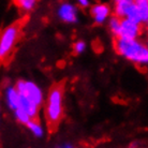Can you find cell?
Masks as SVG:
<instances>
[{
	"label": "cell",
	"instance_id": "obj_7",
	"mask_svg": "<svg viewBox=\"0 0 148 148\" xmlns=\"http://www.w3.org/2000/svg\"><path fill=\"white\" fill-rule=\"evenodd\" d=\"M57 14L62 22L68 23V24H74L78 21V12L76 7L68 2L60 5Z\"/></svg>",
	"mask_w": 148,
	"mask_h": 148
},
{
	"label": "cell",
	"instance_id": "obj_11",
	"mask_svg": "<svg viewBox=\"0 0 148 148\" xmlns=\"http://www.w3.org/2000/svg\"><path fill=\"white\" fill-rule=\"evenodd\" d=\"M15 4L19 7L22 10L26 12H29L31 11L34 7H36V4H37V0H14Z\"/></svg>",
	"mask_w": 148,
	"mask_h": 148
},
{
	"label": "cell",
	"instance_id": "obj_8",
	"mask_svg": "<svg viewBox=\"0 0 148 148\" xmlns=\"http://www.w3.org/2000/svg\"><path fill=\"white\" fill-rule=\"evenodd\" d=\"M90 13H91V16L95 19V22L98 24H103L110 16L111 9L106 4H96L90 9Z\"/></svg>",
	"mask_w": 148,
	"mask_h": 148
},
{
	"label": "cell",
	"instance_id": "obj_1",
	"mask_svg": "<svg viewBox=\"0 0 148 148\" xmlns=\"http://www.w3.org/2000/svg\"><path fill=\"white\" fill-rule=\"evenodd\" d=\"M115 14L120 18L146 25L148 22V0H115Z\"/></svg>",
	"mask_w": 148,
	"mask_h": 148
},
{
	"label": "cell",
	"instance_id": "obj_2",
	"mask_svg": "<svg viewBox=\"0 0 148 148\" xmlns=\"http://www.w3.org/2000/svg\"><path fill=\"white\" fill-rule=\"evenodd\" d=\"M115 48L119 55L131 62L138 66H146L148 63L147 46L137 39L125 40L116 38Z\"/></svg>",
	"mask_w": 148,
	"mask_h": 148
},
{
	"label": "cell",
	"instance_id": "obj_3",
	"mask_svg": "<svg viewBox=\"0 0 148 148\" xmlns=\"http://www.w3.org/2000/svg\"><path fill=\"white\" fill-rule=\"evenodd\" d=\"M63 113V85L56 84L47 96L45 116L46 121L51 129H56L62 118Z\"/></svg>",
	"mask_w": 148,
	"mask_h": 148
},
{
	"label": "cell",
	"instance_id": "obj_15",
	"mask_svg": "<svg viewBox=\"0 0 148 148\" xmlns=\"http://www.w3.org/2000/svg\"><path fill=\"white\" fill-rule=\"evenodd\" d=\"M78 3H79V5H82V7H88L89 5V0H76Z\"/></svg>",
	"mask_w": 148,
	"mask_h": 148
},
{
	"label": "cell",
	"instance_id": "obj_12",
	"mask_svg": "<svg viewBox=\"0 0 148 148\" xmlns=\"http://www.w3.org/2000/svg\"><path fill=\"white\" fill-rule=\"evenodd\" d=\"M13 112H14V115H15V117H16V119H17L21 123H23V125H26L27 122L31 119L29 117V115L27 114L25 111H23L22 108H15Z\"/></svg>",
	"mask_w": 148,
	"mask_h": 148
},
{
	"label": "cell",
	"instance_id": "obj_5",
	"mask_svg": "<svg viewBox=\"0 0 148 148\" xmlns=\"http://www.w3.org/2000/svg\"><path fill=\"white\" fill-rule=\"evenodd\" d=\"M15 88L17 89V91L21 95L25 96L31 102L37 104L38 106H41L42 101H43V95H42L41 89L38 87L37 84H34V82L19 81L16 84Z\"/></svg>",
	"mask_w": 148,
	"mask_h": 148
},
{
	"label": "cell",
	"instance_id": "obj_6",
	"mask_svg": "<svg viewBox=\"0 0 148 148\" xmlns=\"http://www.w3.org/2000/svg\"><path fill=\"white\" fill-rule=\"evenodd\" d=\"M141 34L142 24H138L129 18H120V26L116 38L132 40V39H138Z\"/></svg>",
	"mask_w": 148,
	"mask_h": 148
},
{
	"label": "cell",
	"instance_id": "obj_16",
	"mask_svg": "<svg viewBox=\"0 0 148 148\" xmlns=\"http://www.w3.org/2000/svg\"><path fill=\"white\" fill-rule=\"evenodd\" d=\"M114 1H115V0H114ZM134 1H135V0H134Z\"/></svg>",
	"mask_w": 148,
	"mask_h": 148
},
{
	"label": "cell",
	"instance_id": "obj_14",
	"mask_svg": "<svg viewBox=\"0 0 148 148\" xmlns=\"http://www.w3.org/2000/svg\"><path fill=\"white\" fill-rule=\"evenodd\" d=\"M86 49V43L84 41H77L74 44V52L76 54H83Z\"/></svg>",
	"mask_w": 148,
	"mask_h": 148
},
{
	"label": "cell",
	"instance_id": "obj_9",
	"mask_svg": "<svg viewBox=\"0 0 148 148\" xmlns=\"http://www.w3.org/2000/svg\"><path fill=\"white\" fill-rule=\"evenodd\" d=\"M5 101H7L8 106L11 108L12 111H14L15 108H18V101H19V93L17 89L13 86H9L5 89Z\"/></svg>",
	"mask_w": 148,
	"mask_h": 148
},
{
	"label": "cell",
	"instance_id": "obj_4",
	"mask_svg": "<svg viewBox=\"0 0 148 148\" xmlns=\"http://www.w3.org/2000/svg\"><path fill=\"white\" fill-rule=\"evenodd\" d=\"M24 25V21H17V22L11 24L10 26L5 27L0 34V62L5 61L8 57L12 53L16 42L18 40L21 30Z\"/></svg>",
	"mask_w": 148,
	"mask_h": 148
},
{
	"label": "cell",
	"instance_id": "obj_13",
	"mask_svg": "<svg viewBox=\"0 0 148 148\" xmlns=\"http://www.w3.org/2000/svg\"><path fill=\"white\" fill-rule=\"evenodd\" d=\"M119 26H120V17L114 16V17H112V18L110 19V29H111L112 34H114L115 37L118 34Z\"/></svg>",
	"mask_w": 148,
	"mask_h": 148
},
{
	"label": "cell",
	"instance_id": "obj_10",
	"mask_svg": "<svg viewBox=\"0 0 148 148\" xmlns=\"http://www.w3.org/2000/svg\"><path fill=\"white\" fill-rule=\"evenodd\" d=\"M27 128L32 132L34 136L37 137H42L43 136V134H44V130L41 126V123L38 121L37 119H30L29 121L26 123Z\"/></svg>",
	"mask_w": 148,
	"mask_h": 148
}]
</instances>
